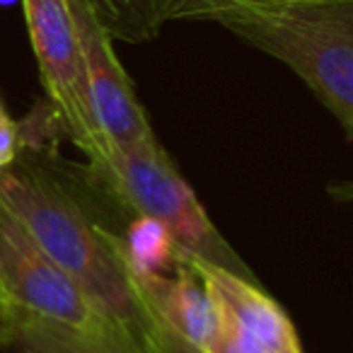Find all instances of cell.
<instances>
[{
    "label": "cell",
    "instance_id": "cell-1",
    "mask_svg": "<svg viewBox=\"0 0 353 353\" xmlns=\"http://www.w3.org/2000/svg\"><path fill=\"white\" fill-rule=\"evenodd\" d=\"M0 199L90 305L126 341L143 348L152 314L136 293L112 230L92 221L39 162L22 160V155L0 170Z\"/></svg>",
    "mask_w": 353,
    "mask_h": 353
},
{
    "label": "cell",
    "instance_id": "cell-2",
    "mask_svg": "<svg viewBox=\"0 0 353 353\" xmlns=\"http://www.w3.org/2000/svg\"><path fill=\"white\" fill-rule=\"evenodd\" d=\"M187 22L225 27L285 63L353 136V0H225Z\"/></svg>",
    "mask_w": 353,
    "mask_h": 353
},
{
    "label": "cell",
    "instance_id": "cell-3",
    "mask_svg": "<svg viewBox=\"0 0 353 353\" xmlns=\"http://www.w3.org/2000/svg\"><path fill=\"white\" fill-rule=\"evenodd\" d=\"M94 196L131 216L152 218L174 237L179 252L201 256L218 266L254 279L247 264L218 232L206 208L199 203L184 176L162 145H121L107 141L88 155V167L78 170Z\"/></svg>",
    "mask_w": 353,
    "mask_h": 353
},
{
    "label": "cell",
    "instance_id": "cell-4",
    "mask_svg": "<svg viewBox=\"0 0 353 353\" xmlns=\"http://www.w3.org/2000/svg\"><path fill=\"white\" fill-rule=\"evenodd\" d=\"M10 322L54 324L78 336L114 339L143 351L90 305L0 199V329Z\"/></svg>",
    "mask_w": 353,
    "mask_h": 353
},
{
    "label": "cell",
    "instance_id": "cell-5",
    "mask_svg": "<svg viewBox=\"0 0 353 353\" xmlns=\"http://www.w3.org/2000/svg\"><path fill=\"white\" fill-rule=\"evenodd\" d=\"M32 49L39 65L46 102L59 128L88 157L107 136L99 131L90 102L88 70L68 0H22Z\"/></svg>",
    "mask_w": 353,
    "mask_h": 353
},
{
    "label": "cell",
    "instance_id": "cell-6",
    "mask_svg": "<svg viewBox=\"0 0 353 353\" xmlns=\"http://www.w3.org/2000/svg\"><path fill=\"white\" fill-rule=\"evenodd\" d=\"M176 256L206 288L218 314V334L206 353H305L288 312L256 283L201 256Z\"/></svg>",
    "mask_w": 353,
    "mask_h": 353
},
{
    "label": "cell",
    "instance_id": "cell-7",
    "mask_svg": "<svg viewBox=\"0 0 353 353\" xmlns=\"http://www.w3.org/2000/svg\"><path fill=\"white\" fill-rule=\"evenodd\" d=\"M88 70L90 102L97 126L112 143L160 145L133 83L114 51V39L94 17L88 0H68Z\"/></svg>",
    "mask_w": 353,
    "mask_h": 353
},
{
    "label": "cell",
    "instance_id": "cell-8",
    "mask_svg": "<svg viewBox=\"0 0 353 353\" xmlns=\"http://www.w3.org/2000/svg\"><path fill=\"white\" fill-rule=\"evenodd\" d=\"M136 293L167 329L206 353L218 334V314L201 281L179 256L172 274H155L136 279Z\"/></svg>",
    "mask_w": 353,
    "mask_h": 353
},
{
    "label": "cell",
    "instance_id": "cell-9",
    "mask_svg": "<svg viewBox=\"0 0 353 353\" xmlns=\"http://www.w3.org/2000/svg\"><path fill=\"white\" fill-rule=\"evenodd\" d=\"M112 235L131 281L167 274L174 269L176 245L172 232L162 223L152 218L131 216L126 225H121V230H114Z\"/></svg>",
    "mask_w": 353,
    "mask_h": 353
},
{
    "label": "cell",
    "instance_id": "cell-10",
    "mask_svg": "<svg viewBox=\"0 0 353 353\" xmlns=\"http://www.w3.org/2000/svg\"><path fill=\"white\" fill-rule=\"evenodd\" d=\"M112 39L126 44L152 41L167 25V0H88Z\"/></svg>",
    "mask_w": 353,
    "mask_h": 353
},
{
    "label": "cell",
    "instance_id": "cell-11",
    "mask_svg": "<svg viewBox=\"0 0 353 353\" xmlns=\"http://www.w3.org/2000/svg\"><path fill=\"white\" fill-rule=\"evenodd\" d=\"M143 351L145 353H203L196 346L184 341L179 334L167 329L160 319L152 317V327L143 334Z\"/></svg>",
    "mask_w": 353,
    "mask_h": 353
},
{
    "label": "cell",
    "instance_id": "cell-12",
    "mask_svg": "<svg viewBox=\"0 0 353 353\" xmlns=\"http://www.w3.org/2000/svg\"><path fill=\"white\" fill-rule=\"evenodd\" d=\"M22 152L20 121L10 119V114L0 117V170L10 167Z\"/></svg>",
    "mask_w": 353,
    "mask_h": 353
},
{
    "label": "cell",
    "instance_id": "cell-13",
    "mask_svg": "<svg viewBox=\"0 0 353 353\" xmlns=\"http://www.w3.org/2000/svg\"><path fill=\"white\" fill-rule=\"evenodd\" d=\"M216 3H225V0H167L165 17H167V22L187 20L194 10L206 8V6H216Z\"/></svg>",
    "mask_w": 353,
    "mask_h": 353
},
{
    "label": "cell",
    "instance_id": "cell-14",
    "mask_svg": "<svg viewBox=\"0 0 353 353\" xmlns=\"http://www.w3.org/2000/svg\"><path fill=\"white\" fill-rule=\"evenodd\" d=\"M12 3H17V0H0V6H12Z\"/></svg>",
    "mask_w": 353,
    "mask_h": 353
},
{
    "label": "cell",
    "instance_id": "cell-15",
    "mask_svg": "<svg viewBox=\"0 0 353 353\" xmlns=\"http://www.w3.org/2000/svg\"><path fill=\"white\" fill-rule=\"evenodd\" d=\"M6 114H8V112H6V107H3V102H0V117H6Z\"/></svg>",
    "mask_w": 353,
    "mask_h": 353
}]
</instances>
